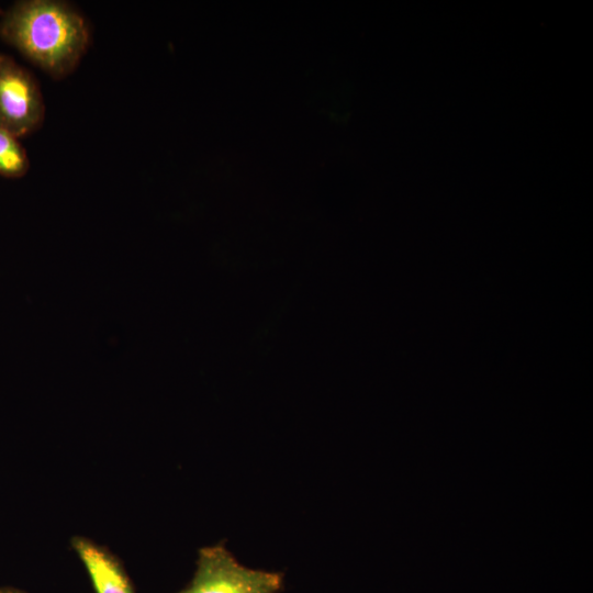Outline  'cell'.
<instances>
[{
  "instance_id": "obj_2",
  "label": "cell",
  "mask_w": 593,
  "mask_h": 593,
  "mask_svg": "<svg viewBox=\"0 0 593 593\" xmlns=\"http://www.w3.org/2000/svg\"><path fill=\"white\" fill-rule=\"evenodd\" d=\"M284 574L243 566L224 544L199 549L190 583L177 593H280Z\"/></svg>"
},
{
  "instance_id": "obj_4",
  "label": "cell",
  "mask_w": 593,
  "mask_h": 593,
  "mask_svg": "<svg viewBox=\"0 0 593 593\" xmlns=\"http://www.w3.org/2000/svg\"><path fill=\"white\" fill-rule=\"evenodd\" d=\"M71 546L82 561L96 593H135L122 562L105 547L75 536Z\"/></svg>"
},
{
  "instance_id": "obj_3",
  "label": "cell",
  "mask_w": 593,
  "mask_h": 593,
  "mask_svg": "<svg viewBox=\"0 0 593 593\" xmlns=\"http://www.w3.org/2000/svg\"><path fill=\"white\" fill-rule=\"evenodd\" d=\"M45 120V102L34 75L11 56L0 54V130L24 137Z\"/></svg>"
},
{
  "instance_id": "obj_6",
  "label": "cell",
  "mask_w": 593,
  "mask_h": 593,
  "mask_svg": "<svg viewBox=\"0 0 593 593\" xmlns=\"http://www.w3.org/2000/svg\"><path fill=\"white\" fill-rule=\"evenodd\" d=\"M0 593H25V592L20 589L12 588V586H1Z\"/></svg>"
},
{
  "instance_id": "obj_1",
  "label": "cell",
  "mask_w": 593,
  "mask_h": 593,
  "mask_svg": "<svg viewBox=\"0 0 593 593\" xmlns=\"http://www.w3.org/2000/svg\"><path fill=\"white\" fill-rule=\"evenodd\" d=\"M0 36L54 79L76 70L90 45L86 18L59 0H21L0 19Z\"/></svg>"
},
{
  "instance_id": "obj_5",
  "label": "cell",
  "mask_w": 593,
  "mask_h": 593,
  "mask_svg": "<svg viewBox=\"0 0 593 593\" xmlns=\"http://www.w3.org/2000/svg\"><path fill=\"white\" fill-rule=\"evenodd\" d=\"M29 169L30 159L19 138L0 130V176L21 178Z\"/></svg>"
}]
</instances>
